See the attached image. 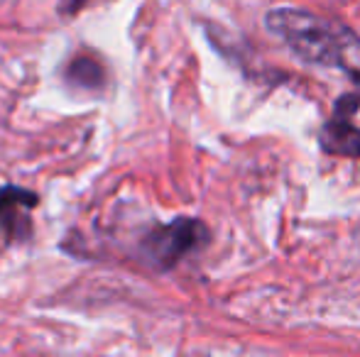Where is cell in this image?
<instances>
[{"label": "cell", "mask_w": 360, "mask_h": 357, "mask_svg": "<svg viewBox=\"0 0 360 357\" xmlns=\"http://www.w3.org/2000/svg\"><path fill=\"white\" fill-rule=\"evenodd\" d=\"M67 79L81 88H101L103 86V67L89 57H76L67 69Z\"/></svg>", "instance_id": "cell-5"}, {"label": "cell", "mask_w": 360, "mask_h": 357, "mask_svg": "<svg viewBox=\"0 0 360 357\" xmlns=\"http://www.w3.org/2000/svg\"><path fill=\"white\" fill-rule=\"evenodd\" d=\"M84 3H86V0H62V8H59V10H62L64 15H72V13H76V10H79Z\"/></svg>", "instance_id": "cell-6"}, {"label": "cell", "mask_w": 360, "mask_h": 357, "mask_svg": "<svg viewBox=\"0 0 360 357\" xmlns=\"http://www.w3.org/2000/svg\"><path fill=\"white\" fill-rule=\"evenodd\" d=\"M358 108L360 93H348L343 98H338L336 110H333L331 120L326 123L321 135V144L326 152L360 159V130L351 123Z\"/></svg>", "instance_id": "cell-3"}, {"label": "cell", "mask_w": 360, "mask_h": 357, "mask_svg": "<svg viewBox=\"0 0 360 357\" xmlns=\"http://www.w3.org/2000/svg\"><path fill=\"white\" fill-rule=\"evenodd\" d=\"M209 243V228L196 218H176L167 225H157L143 238V257L155 269L167 271Z\"/></svg>", "instance_id": "cell-2"}, {"label": "cell", "mask_w": 360, "mask_h": 357, "mask_svg": "<svg viewBox=\"0 0 360 357\" xmlns=\"http://www.w3.org/2000/svg\"><path fill=\"white\" fill-rule=\"evenodd\" d=\"M37 194L20 186H0V235L3 240H25L32 233L30 210L37 208Z\"/></svg>", "instance_id": "cell-4"}, {"label": "cell", "mask_w": 360, "mask_h": 357, "mask_svg": "<svg viewBox=\"0 0 360 357\" xmlns=\"http://www.w3.org/2000/svg\"><path fill=\"white\" fill-rule=\"evenodd\" d=\"M265 27L302 62L314 67L341 69L360 83V39L346 25L304 8H272Z\"/></svg>", "instance_id": "cell-1"}]
</instances>
